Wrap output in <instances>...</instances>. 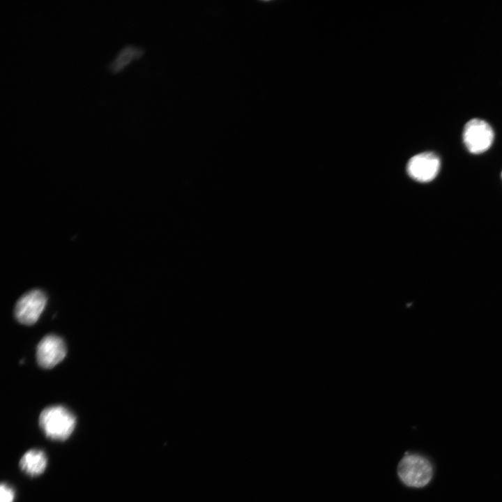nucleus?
<instances>
[{
    "label": "nucleus",
    "mask_w": 502,
    "mask_h": 502,
    "mask_svg": "<svg viewBox=\"0 0 502 502\" xmlns=\"http://www.w3.org/2000/svg\"><path fill=\"white\" fill-rule=\"evenodd\" d=\"M39 425L47 438L64 441L73 432L76 418L70 410L63 406H51L41 411Z\"/></svg>",
    "instance_id": "nucleus-1"
},
{
    "label": "nucleus",
    "mask_w": 502,
    "mask_h": 502,
    "mask_svg": "<svg viewBox=\"0 0 502 502\" xmlns=\"http://www.w3.org/2000/svg\"><path fill=\"white\" fill-rule=\"evenodd\" d=\"M402 482L410 487L420 488L432 478L433 467L429 460L418 453H406L397 465Z\"/></svg>",
    "instance_id": "nucleus-2"
},
{
    "label": "nucleus",
    "mask_w": 502,
    "mask_h": 502,
    "mask_svg": "<svg viewBox=\"0 0 502 502\" xmlns=\"http://www.w3.org/2000/svg\"><path fill=\"white\" fill-rule=\"evenodd\" d=\"M494 131L490 125L480 119L469 121L463 131V141L471 153L479 154L486 151L492 146Z\"/></svg>",
    "instance_id": "nucleus-3"
},
{
    "label": "nucleus",
    "mask_w": 502,
    "mask_h": 502,
    "mask_svg": "<svg viewBox=\"0 0 502 502\" xmlns=\"http://www.w3.org/2000/svg\"><path fill=\"white\" fill-rule=\"evenodd\" d=\"M47 303V296L40 289L31 290L17 301L14 314L21 324L32 325L39 319Z\"/></svg>",
    "instance_id": "nucleus-4"
},
{
    "label": "nucleus",
    "mask_w": 502,
    "mask_h": 502,
    "mask_svg": "<svg viewBox=\"0 0 502 502\" xmlns=\"http://www.w3.org/2000/svg\"><path fill=\"white\" fill-rule=\"evenodd\" d=\"M441 166L439 158L432 152H424L413 156L408 162L407 172L414 180L427 183L438 174Z\"/></svg>",
    "instance_id": "nucleus-5"
},
{
    "label": "nucleus",
    "mask_w": 502,
    "mask_h": 502,
    "mask_svg": "<svg viewBox=\"0 0 502 502\" xmlns=\"http://www.w3.org/2000/svg\"><path fill=\"white\" fill-rule=\"evenodd\" d=\"M66 355L63 340L55 335L45 336L36 349L38 365L45 369H50L59 363Z\"/></svg>",
    "instance_id": "nucleus-6"
},
{
    "label": "nucleus",
    "mask_w": 502,
    "mask_h": 502,
    "mask_svg": "<svg viewBox=\"0 0 502 502\" xmlns=\"http://www.w3.org/2000/svg\"><path fill=\"white\" fill-rule=\"evenodd\" d=\"M145 50L133 44H127L117 52L114 58L106 66L107 70L111 74L120 73L126 66L134 60L141 58Z\"/></svg>",
    "instance_id": "nucleus-7"
},
{
    "label": "nucleus",
    "mask_w": 502,
    "mask_h": 502,
    "mask_svg": "<svg viewBox=\"0 0 502 502\" xmlns=\"http://www.w3.org/2000/svg\"><path fill=\"white\" fill-rule=\"evenodd\" d=\"M47 459L45 453L38 449L26 452L20 460V467L26 474L36 476L43 473L47 466Z\"/></svg>",
    "instance_id": "nucleus-8"
},
{
    "label": "nucleus",
    "mask_w": 502,
    "mask_h": 502,
    "mask_svg": "<svg viewBox=\"0 0 502 502\" xmlns=\"http://www.w3.org/2000/svg\"><path fill=\"white\" fill-rule=\"evenodd\" d=\"M15 492L13 489L6 483H1L0 487V502H13Z\"/></svg>",
    "instance_id": "nucleus-9"
}]
</instances>
